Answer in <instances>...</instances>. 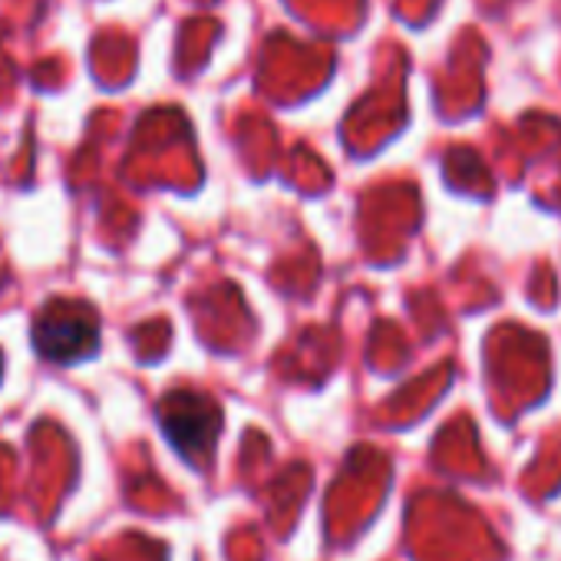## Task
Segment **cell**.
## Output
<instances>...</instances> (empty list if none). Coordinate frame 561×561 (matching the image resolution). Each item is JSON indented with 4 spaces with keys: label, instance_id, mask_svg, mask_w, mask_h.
Listing matches in <instances>:
<instances>
[{
    "label": "cell",
    "instance_id": "cell-1",
    "mask_svg": "<svg viewBox=\"0 0 561 561\" xmlns=\"http://www.w3.org/2000/svg\"><path fill=\"white\" fill-rule=\"evenodd\" d=\"M159 426L182 459L202 466L221 433V410L202 393L172 390L159 403Z\"/></svg>",
    "mask_w": 561,
    "mask_h": 561
},
{
    "label": "cell",
    "instance_id": "cell-2",
    "mask_svg": "<svg viewBox=\"0 0 561 561\" xmlns=\"http://www.w3.org/2000/svg\"><path fill=\"white\" fill-rule=\"evenodd\" d=\"M34 344L54 364H77L100 344L96 311L77 301H50L34 321Z\"/></svg>",
    "mask_w": 561,
    "mask_h": 561
}]
</instances>
